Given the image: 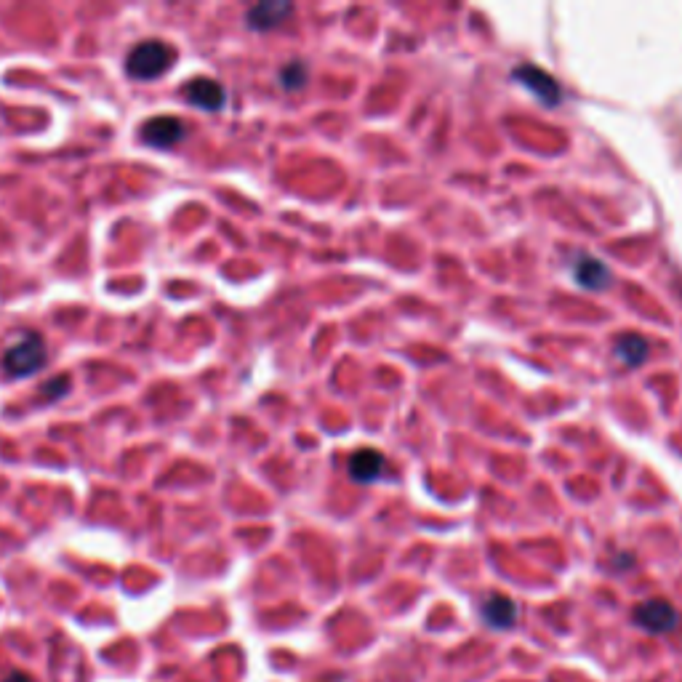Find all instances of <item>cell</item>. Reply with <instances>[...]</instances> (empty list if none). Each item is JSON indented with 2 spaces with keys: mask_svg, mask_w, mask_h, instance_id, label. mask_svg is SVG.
<instances>
[{
  "mask_svg": "<svg viewBox=\"0 0 682 682\" xmlns=\"http://www.w3.org/2000/svg\"><path fill=\"white\" fill-rule=\"evenodd\" d=\"M184 96H187V102L208 112L222 110L224 104H227V91L222 88V83H216V80L211 78L190 80V83L184 86Z\"/></svg>",
  "mask_w": 682,
  "mask_h": 682,
  "instance_id": "6",
  "label": "cell"
},
{
  "mask_svg": "<svg viewBox=\"0 0 682 682\" xmlns=\"http://www.w3.org/2000/svg\"><path fill=\"white\" fill-rule=\"evenodd\" d=\"M616 355L627 365H640L648 357V341L637 334H624L616 339Z\"/></svg>",
  "mask_w": 682,
  "mask_h": 682,
  "instance_id": "11",
  "label": "cell"
},
{
  "mask_svg": "<svg viewBox=\"0 0 682 682\" xmlns=\"http://www.w3.org/2000/svg\"><path fill=\"white\" fill-rule=\"evenodd\" d=\"M483 619L493 629H509L517 621V605L507 595H491L483 600Z\"/></svg>",
  "mask_w": 682,
  "mask_h": 682,
  "instance_id": "8",
  "label": "cell"
},
{
  "mask_svg": "<svg viewBox=\"0 0 682 682\" xmlns=\"http://www.w3.org/2000/svg\"><path fill=\"white\" fill-rule=\"evenodd\" d=\"M573 275L579 280V286L589 288V291H600L611 283V272L603 262H597L592 256H581L576 267H573Z\"/></svg>",
  "mask_w": 682,
  "mask_h": 682,
  "instance_id": "10",
  "label": "cell"
},
{
  "mask_svg": "<svg viewBox=\"0 0 682 682\" xmlns=\"http://www.w3.org/2000/svg\"><path fill=\"white\" fill-rule=\"evenodd\" d=\"M142 139L155 150H171L187 139V126L176 115H158L144 123Z\"/></svg>",
  "mask_w": 682,
  "mask_h": 682,
  "instance_id": "3",
  "label": "cell"
},
{
  "mask_svg": "<svg viewBox=\"0 0 682 682\" xmlns=\"http://www.w3.org/2000/svg\"><path fill=\"white\" fill-rule=\"evenodd\" d=\"M294 14V6L291 3H283V0H264L259 6H251L246 14V24L251 30L264 32L278 27L286 16Z\"/></svg>",
  "mask_w": 682,
  "mask_h": 682,
  "instance_id": "7",
  "label": "cell"
},
{
  "mask_svg": "<svg viewBox=\"0 0 682 682\" xmlns=\"http://www.w3.org/2000/svg\"><path fill=\"white\" fill-rule=\"evenodd\" d=\"M64 392H67V376H56V379H51L46 387H43V397H46V400H56V397L64 395Z\"/></svg>",
  "mask_w": 682,
  "mask_h": 682,
  "instance_id": "13",
  "label": "cell"
},
{
  "mask_svg": "<svg viewBox=\"0 0 682 682\" xmlns=\"http://www.w3.org/2000/svg\"><path fill=\"white\" fill-rule=\"evenodd\" d=\"M176 51L166 40H142L134 51L126 56V72L134 80H158L171 70Z\"/></svg>",
  "mask_w": 682,
  "mask_h": 682,
  "instance_id": "1",
  "label": "cell"
},
{
  "mask_svg": "<svg viewBox=\"0 0 682 682\" xmlns=\"http://www.w3.org/2000/svg\"><path fill=\"white\" fill-rule=\"evenodd\" d=\"M304 83H307V70H304L299 62L288 64V67L280 70V86L286 88V91H296V88H302Z\"/></svg>",
  "mask_w": 682,
  "mask_h": 682,
  "instance_id": "12",
  "label": "cell"
},
{
  "mask_svg": "<svg viewBox=\"0 0 682 682\" xmlns=\"http://www.w3.org/2000/svg\"><path fill=\"white\" fill-rule=\"evenodd\" d=\"M3 682H32V677L24 675V672H14V675H8Z\"/></svg>",
  "mask_w": 682,
  "mask_h": 682,
  "instance_id": "14",
  "label": "cell"
},
{
  "mask_svg": "<svg viewBox=\"0 0 682 682\" xmlns=\"http://www.w3.org/2000/svg\"><path fill=\"white\" fill-rule=\"evenodd\" d=\"M512 78H515L517 83H523L536 99H541V102L549 104V107H555V104L560 102V86H557V80L552 78L549 72L539 70V67H533V64H520V67H515V72H512Z\"/></svg>",
  "mask_w": 682,
  "mask_h": 682,
  "instance_id": "5",
  "label": "cell"
},
{
  "mask_svg": "<svg viewBox=\"0 0 682 682\" xmlns=\"http://www.w3.org/2000/svg\"><path fill=\"white\" fill-rule=\"evenodd\" d=\"M48 349L43 336L35 334V331H24L16 344L6 349L3 355V371L11 379H27V376H35V373L46 365Z\"/></svg>",
  "mask_w": 682,
  "mask_h": 682,
  "instance_id": "2",
  "label": "cell"
},
{
  "mask_svg": "<svg viewBox=\"0 0 682 682\" xmlns=\"http://www.w3.org/2000/svg\"><path fill=\"white\" fill-rule=\"evenodd\" d=\"M677 621L680 616H677L675 605L667 600H645L635 608V624L653 635H667L677 627Z\"/></svg>",
  "mask_w": 682,
  "mask_h": 682,
  "instance_id": "4",
  "label": "cell"
},
{
  "mask_svg": "<svg viewBox=\"0 0 682 682\" xmlns=\"http://www.w3.org/2000/svg\"><path fill=\"white\" fill-rule=\"evenodd\" d=\"M381 469H384V456L373 448H363V451L352 453L349 459V477L357 483H373L379 480Z\"/></svg>",
  "mask_w": 682,
  "mask_h": 682,
  "instance_id": "9",
  "label": "cell"
}]
</instances>
